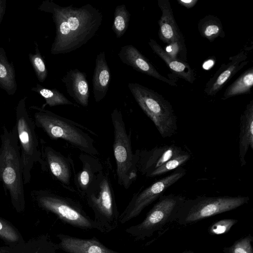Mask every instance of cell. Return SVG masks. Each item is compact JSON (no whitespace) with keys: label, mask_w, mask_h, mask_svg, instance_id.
I'll use <instances>...</instances> for the list:
<instances>
[{"label":"cell","mask_w":253,"mask_h":253,"mask_svg":"<svg viewBox=\"0 0 253 253\" xmlns=\"http://www.w3.org/2000/svg\"><path fill=\"white\" fill-rule=\"evenodd\" d=\"M32 196L40 207L54 213L65 223L82 229L99 231L94 220L72 199L47 190L33 191Z\"/></svg>","instance_id":"9"},{"label":"cell","mask_w":253,"mask_h":253,"mask_svg":"<svg viewBox=\"0 0 253 253\" xmlns=\"http://www.w3.org/2000/svg\"><path fill=\"white\" fill-rule=\"evenodd\" d=\"M83 197L94 212V221L100 231L108 233L117 227L120 215L107 174L102 171L95 184Z\"/></svg>","instance_id":"6"},{"label":"cell","mask_w":253,"mask_h":253,"mask_svg":"<svg viewBox=\"0 0 253 253\" xmlns=\"http://www.w3.org/2000/svg\"><path fill=\"white\" fill-rule=\"evenodd\" d=\"M44 5L45 11L52 14L55 25L51 48L53 54L68 53L80 48L94 36L101 25L102 12L90 4L77 7L48 1Z\"/></svg>","instance_id":"1"},{"label":"cell","mask_w":253,"mask_h":253,"mask_svg":"<svg viewBox=\"0 0 253 253\" xmlns=\"http://www.w3.org/2000/svg\"><path fill=\"white\" fill-rule=\"evenodd\" d=\"M34 65L38 73L39 80L43 81L47 76V70L44 61L40 55H36L34 58Z\"/></svg>","instance_id":"31"},{"label":"cell","mask_w":253,"mask_h":253,"mask_svg":"<svg viewBox=\"0 0 253 253\" xmlns=\"http://www.w3.org/2000/svg\"><path fill=\"white\" fill-rule=\"evenodd\" d=\"M130 17V14L125 4L116 7L112 29L117 38H120L125 34L129 26Z\"/></svg>","instance_id":"25"},{"label":"cell","mask_w":253,"mask_h":253,"mask_svg":"<svg viewBox=\"0 0 253 253\" xmlns=\"http://www.w3.org/2000/svg\"><path fill=\"white\" fill-rule=\"evenodd\" d=\"M253 85V68L252 67L244 72L224 91L222 99L249 93Z\"/></svg>","instance_id":"24"},{"label":"cell","mask_w":253,"mask_h":253,"mask_svg":"<svg viewBox=\"0 0 253 253\" xmlns=\"http://www.w3.org/2000/svg\"><path fill=\"white\" fill-rule=\"evenodd\" d=\"M7 70L5 66L0 63V78L1 79L5 78L8 76Z\"/></svg>","instance_id":"33"},{"label":"cell","mask_w":253,"mask_h":253,"mask_svg":"<svg viewBox=\"0 0 253 253\" xmlns=\"http://www.w3.org/2000/svg\"><path fill=\"white\" fill-rule=\"evenodd\" d=\"M9 192L12 205L20 212L25 207L20 150L15 127L3 126L0 136V182Z\"/></svg>","instance_id":"2"},{"label":"cell","mask_w":253,"mask_h":253,"mask_svg":"<svg viewBox=\"0 0 253 253\" xmlns=\"http://www.w3.org/2000/svg\"><path fill=\"white\" fill-rule=\"evenodd\" d=\"M182 253H194V252L191 251H186L182 252Z\"/></svg>","instance_id":"34"},{"label":"cell","mask_w":253,"mask_h":253,"mask_svg":"<svg viewBox=\"0 0 253 253\" xmlns=\"http://www.w3.org/2000/svg\"><path fill=\"white\" fill-rule=\"evenodd\" d=\"M253 150V100L247 105L240 117L239 157L241 167L246 165V156L249 148Z\"/></svg>","instance_id":"20"},{"label":"cell","mask_w":253,"mask_h":253,"mask_svg":"<svg viewBox=\"0 0 253 253\" xmlns=\"http://www.w3.org/2000/svg\"><path fill=\"white\" fill-rule=\"evenodd\" d=\"M114 128L113 152L116 164L118 183L128 189L137 176L131 143L121 112L116 108L111 114Z\"/></svg>","instance_id":"7"},{"label":"cell","mask_w":253,"mask_h":253,"mask_svg":"<svg viewBox=\"0 0 253 253\" xmlns=\"http://www.w3.org/2000/svg\"><path fill=\"white\" fill-rule=\"evenodd\" d=\"M110 80L111 72L105 53L100 52L96 56L92 77L93 93L96 102L98 103L106 96Z\"/></svg>","instance_id":"21"},{"label":"cell","mask_w":253,"mask_h":253,"mask_svg":"<svg viewBox=\"0 0 253 253\" xmlns=\"http://www.w3.org/2000/svg\"><path fill=\"white\" fill-rule=\"evenodd\" d=\"M190 154L184 151L181 154L169 160L162 166L154 170L148 177H154L160 176L181 167L190 159Z\"/></svg>","instance_id":"26"},{"label":"cell","mask_w":253,"mask_h":253,"mask_svg":"<svg viewBox=\"0 0 253 253\" xmlns=\"http://www.w3.org/2000/svg\"><path fill=\"white\" fill-rule=\"evenodd\" d=\"M186 172L184 169L180 167L169 175L134 194L125 210L120 215L119 222L124 224L137 216L146 207L158 199L167 189L183 177Z\"/></svg>","instance_id":"11"},{"label":"cell","mask_w":253,"mask_h":253,"mask_svg":"<svg viewBox=\"0 0 253 253\" xmlns=\"http://www.w3.org/2000/svg\"><path fill=\"white\" fill-rule=\"evenodd\" d=\"M86 74L76 68L68 70L61 79L67 92L79 105L87 107L90 95Z\"/></svg>","instance_id":"17"},{"label":"cell","mask_w":253,"mask_h":253,"mask_svg":"<svg viewBox=\"0 0 253 253\" xmlns=\"http://www.w3.org/2000/svg\"><path fill=\"white\" fill-rule=\"evenodd\" d=\"M82 162L81 169L75 176V185L83 197L95 184L103 171L101 163L93 156L88 154L80 156Z\"/></svg>","instance_id":"19"},{"label":"cell","mask_w":253,"mask_h":253,"mask_svg":"<svg viewBox=\"0 0 253 253\" xmlns=\"http://www.w3.org/2000/svg\"><path fill=\"white\" fill-rule=\"evenodd\" d=\"M58 247L68 253H120L106 247L95 237L82 239L59 234Z\"/></svg>","instance_id":"18"},{"label":"cell","mask_w":253,"mask_h":253,"mask_svg":"<svg viewBox=\"0 0 253 253\" xmlns=\"http://www.w3.org/2000/svg\"><path fill=\"white\" fill-rule=\"evenodd\" d=\"M153 52L168 65L171 71L177 77L193 84L196 79L195 72L188 63L172 58L157 42L150 39L148 42Z\"/></svg>","instance_id":"22"},{"label":"cell","mask_w":253,"mask_h":253,"mask_svg":"<svg viewBox=\"0 0 253 253\" xmlns=\"http://www.w3.org/2000/svg\"><path fill=\"white\" fill-rule=\"evenodd\" d=\"M15 127L19 142L23 182L24 184H27L31 180L34 165L38 163L42 168L43 162L36 125L23 103H21L17 109Z\"/></svg>","instance_id":"8"},{"label":"cell","mask_w":253,"mask_h":253,"mask_svg":"<svg viewBox=\"0 0 253 253\" xmlns=\"http://www.w3.org/2000/svg\"><path fill=\"white\" fill-rule=\"evenodd\" d=\"M43 162L42 169H48L52 175L67 189L74 191L71 186L72 167L68 158L49 146L41 149Z\"/></svg>","instance_id":"15"},{"label":"cell","mask_w":253,"mask_h":253,"mask_svg":"<svg viewBox=\"0 0 253 253\" xmlns=\"http://www.w3.org/2000/svg\"><path fill=\"white\" fill-rule=\"evenodd\" d=\"M158 4L162 12L158 21L159 39L170 47L171 52L169 54L171 56L173 51L176 54L182 52L185 55L184 39L175 21L170 2L168 0H158Z\"/></svg>","instance_id":"12"},{"label":"cell","mask_w":253,"mask_h":253,"mask_svg":"<svg viewBox=\"0 0 253 253\" xmlns=\"http://www.w3.org/2000/svg\"><path fill=\"white\" fill-rule=\"evenodd\" d=\"M177 1L180 5L187 9H190L196 5L198 0H177Z\"/></svg>","instance_id":"32"},{"label":"cell","mask_w":253,"mask_h":253,"mask_svg":"<svg viewBox=\"0 0 253 253\" xmlns=\"http://www.w3.org/2000/svg\"><path fill=\"white\" fill-rule=\"evenodd\" d=\"M120 60L135 70L160 80L169 85L177 86L176 81L161 75L136 47L131 44L121 47L118 53Z\"/></svg>","instance_id":"16"},{"label":"cell","mask_w":253,"mask_h":253,"mask_svg":"<svg viewBox=\"0 0 253 253\" xmlns=\"http://www.w3.org/2000/svg\"><path fill=\"white\" fill-rule=\"evenodd\" d=\"M38 91L45 100L46 104L50 107L63 105L78 106L77 104L68 100L63 93L56 89H50L40 87Z\"/></svg>","instance_id":"27"},{"label":"cell","mask_w":253,"mask_h":253,"mask_svg":"<svg viewBox=\"0 0 253 253\" xmlns=\"http://www.w3.org/2000/svg\"><path fill=\"white\" fill-rule=\"evenodd\" d=\"M127 86L161 136L169 137L174 134L177 129V120L170 102L157 92L138 83H129Z\"/></svg>","instance_id":"4"},{"label":"cell","mask_w":253,"mask_h":253,"mask_svg":"<svg viewBox=\"0 0 253 253\" xmlns=\"http://www.w3.org/2000/svg\"><path fill=\"white\" fill-rule=\"evenodd\" d=\"M253 241L251 235L240 238L236 240L231 246L225 247L223 249V253H253L252 243Z\"/></svg>","instance_id":"28"},{"label":"cell","mask_w":253,"mask_h":253,"mask_svg":"<svg viewBox=\"0 0 253 253\" xmlns=\"http://www.w3.org/2000/svg\"><path fill=\"white\" fill-rule=\"evenodd\" d=\"M238 221V220L233 218L223 219L216 221L209 228L208 232L212 235L226 233Z\"/></svg>","instance_id":"30"},{"label":"cell","mask_w":253,"mask_h":253,"mask_svg":"<svg viewBox=\"0 0 253 253\" xmlns=\"http://www.w3.org/2000/svg\"><path fill=\"white\" fill-rule=\"evenodd\" d=\"M201 36L212 42L218 37L225 36L220 20L214 15H208L201 19L198 24Z\"/></svg>","instance_id":"23"},{"label":"cell","mask_w":253,"mask_h":253,"mask_svg":"<svg viewBox=\"0 0 253 253\" xmlns=\"http://www.w3.org/2000/svg\"><path fill=\"white\" fill-rule=\"evenodd\" d=\"M248 55L244 50L231 56L226 64H222L205 85L204 92L210 96H214L227 83L249 63Z\"/></svg>","instance_id":"14"},{"label":"cell","mask_w":253,"mask_h":253,"mask_svg":"<svg viewBox=\"0 0 253 253\" xmlns=\"http://www.w3.org/2000/svg\"><path fill=\"white\" fill-rule=\"evenodd\" d=\"M185 198L173 194L161 196L144 219L126 228L125 232L137 241L151 237L167 224L174 221L175 214Z\"/></svg>","instance_id":"10"},{"label":"cell","mask_w":253,"mask_h":253,"mask_svg":"<svg viewBox=\"0 0 253 253\" xmlns=\"http://www.w3.org/2000/svg\"><path fill=\"white\" fill-rule=\"evenodd\" d=\"M183 151L181 147L174 145L157 146L150 150H137L134 155L137 171L148 177L154 170Z\"/></svg>","instance_id":"13"},{"label":"cell","mask_w":253,"mask_h":253,"mask_svg":"<svg viewBox=\"0 0 253 253\" xmlns=\"http://www.w3.org/2000/svg\"><path fill=\"white\" fill-rule=\"evenodd\" d=\"M0 238L7 243H16L20 241L21 236L13 226L0 217Z\"/></svg>","instance_id":"29"},{"label":"cell","mask_w":253,"mask_h":253,"mask_svg":"<svg viewBox=\"0 0 253 253\" xmlns=\"http://www.w3.org/2000/svg\"><path fill=\"white\" fill-rule=\"evenodd\" d=\"M34 122L52 139H61L83 152L91 156L98 154L89 133L96 134L70 119L42 108H35Z\"/></svg>","instance_id":"3"},{"label":"cell","mask_w":253,"mask_h":253,"mask_svg":"<svg viewBox=\"0 0 253 253\" xmlns=\"http://www.w3.org/2000/svg\"><path fill=\"white\" fill-rule=\"evenodd\" d=\"M250 201L248 196H198L184 200L177 211L174 221L187 226L200 220L235 210Z\"/></svg>","instance_id":"5"}]
</instances>
